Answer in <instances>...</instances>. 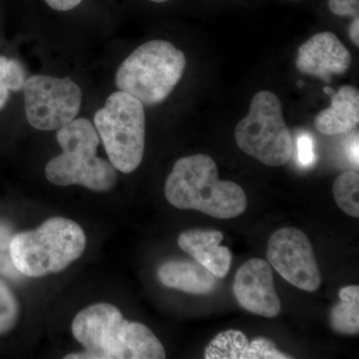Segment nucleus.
I'll use <instances>...</instances> for the list:
<instances>
[{"mask_svg": "<svg viewBox=\"0 0 359 359\" xmlns=\"http://www.w3.org/2000/svg\"><path fill=\"white\" fill-rule=\"evenodd\" d=\"M269 264L287 282L304 292H316L321 275L308 236L295 228L280 229L268 242Z\"/></svg>", "mask_w": 359, "mask_h": 359, "instance_id": "nucleus-9", "label": "nucleus"}, {"mask_svg": "<svg viewBox=\"0 0 359 359\" xmlns=\"http://www.w3.org/2000/svg\"><path fill=\"white\" fill-rule=\"evenodd\" d=\"M235 139L243 152L262 164L280 167L289 162L294 143L275 93L262 90L252 97L249 113L236 127Z\"/></svg>", "mask_w": 359, "mask_h": 359, "instance_id": "nucleus-7", "label": "nucleus"}, {"mask_svg": "<svg viewBox=\"0 0 359 359\" xmlns=\"http://www.w3.org/2000/svg\"><path fill=\"white\" fill-rule=\"evenodd\" d=\"M233 292L238 304L257 316L273 318L282 311V302L273 283V269L264 259H249L238 268Z\"/></svg>", "mask_w": 359, "mask_h": 359, "instance_id": "nucleus-10", "label": "nucleus"}, {"mask_svg": "<svg viewBox=\"0 0 359 359\" xmlns=\"http://www.w3.org/2000/svg\"><path fill=\"white\" fill-rule=\"evenodd\" d=\"M83 0H45L47 6L54 11H69L76 8Z\"/></svg>", "mask_w": 359, "mask_h": 359, "instance_id": "nucleus-24", "label": "nucleus"}, {"mask_svg": "<svg viewBox=\"0 0 359 359\" xmlns=\"http://www.w3.org/2000/svg\"><path fill=\"white\" fill-rule=\"evenodd\" d=\"M158 278L164 287L192 294H210L218 283L216 276L197 262H166L158 269Z\"/></svg>", "mask_w": 359, "mask_h": 359, "instance_id": "nucleus-14", "label": "nucleus"}, {"mask_svg": "<svg viewBox=\"0 0 359 359\" xmlns=\"http://www.w3.org/2000/svg\"><path fill=\"white\" fill-rule=\"evenodd\" d=\"M339 302L330 311V325L342 334H358L359 287L347 285L339 292Z\"/></svg>", "mask_w": 359, "mask_h": 359, "instance_id": "nucleus-15", "label": "nucleus"}, {"mask_svg": "<svg viewBox=\"0 0 359 359\" xmlns=\"http://www.w3.org/2000/svg\"><path fill=\"white\" fill-rule=\"evenodd\" d=\"M297 85H299V86H301V87L304 86V83H302V81H299V84H297Z\"/></svg>", "mask_w": 359, "mask_h": 359, "instance_id": "nucleus-27", "label": "nucleus"}, {"mask_svg": "<svg viewBox=\"0 0 359 359\" xmlns=\"http://www.w3.org/2000/svg\"><path fill=\"white\" fill-rule=\"evenodd\" d=\"M187 59L171 42L152 40L139 46L116 73V86L143 105L164 102L183 77Z\"/></svg>", "mask_w": 359, "mask_h": 359, "instance_id": "nucleus-5", "label": "nucleus"}, {"mask_svg": "<svg viewBox=\"0 0 359 359\" xmlns=\"http://www.w3.org/2000/svg\"><path fill=\"white\" fill-rule=\"evenodd\" d=\"M7 77H8L9 90L13 92L21 91L25 86V71L20 61L8 59L6 65Z\"/></svg>", "mask_w": 359, "mask_h": 359, "instance_id": "nucleus-20", "label": "nucleus"}, {"mask_svg": "<svg viewBox=\"0 0 359 359\" xmlns=\"http://www.w3.org/2000/svg\"><path fill=\"white\" fill-rule=\"evenodd\" d=\"M62 153L47 163L45 176L53 185L83 186L106 192L116 185L117 172L110 162L97 156L100 138L95 126L86 118H75L57 130Z\"/></svg>", "mask_w": 359, "mask_h": 359, "instance_id": "nucleus-3", "label": "nucleus"}, {"mask_svg": "<svg viewBox=\"0 0 359 359\" xmlns=\"http://www.w3.org/2000/svg\"><path fill=\"white\" fill-rule=\"evenodd\" d=\"M13 237V230L8 224L0 222V273L13 280H20L22 275L14 266L11 256Z\"/></svg>", "mask_w": 359, "mask_h": 359, "instance_id": "nucleus-19", "label": "nucleus"}, {"mask_svg": "<svg viewBox=\"0 0 359 359\" xmlns=\"http://www.w3.org/2000/svg\"><path fill=\"white\" fill-rule=\"evenodd\" d=\"M223 238L219 231L189 230L179 236L178 245L217 278H223L233 261L231 250L221 245Z\"/></svg>", "mask_w": 359, "mask_h": 359, "instance_id": "nucleus-12", "label": "nucleus"}, {"mask_svg": "<svg viewBox=\"0 0 359 359\" xmlns=\"http://www.w3.org/2000/svg\"><path fill=\"white\" fill-rule=\"evenodd\" d=\"M20 302L11 287L0 278V335L11 332L20 318Z\"/></svg>", "mask_w": 359, "mask_h": 359, "instance_id": "nucleus-18", "label": "nucleus"}, {"mask_svg": "<svg viewBox=\"0 0 359 359\" xmlns=\"http://www.w3.org/2000/svg\"><path fill=\"white\" fill-rule=\"evenodd\" d=\"M22 90L27 121L41 131L62 128L81 108V89L70 78L33 75L26 79Z\"/></svg>", "mask_w": 359, "mask_h": 359, "instance_id": "nucleus-8", "label": "nucleus"}, {"mask_svg": "<svg viewBox=\"0 0 359 359\" xmlns=\"http://www.w3.org/2000/svg\"><path fill=\"white\" fill-rule=\"evenodd\" d=\"M330 96V108L321 111L314 119L316 130L325 136H335L355 128L359 123L358 90L351 85H344Z\"/></svg>", "mask_w": 359, "mask_h": 359, "instance_id": "nucleus-13", "label": "nucleus"}, {"mask_svg": "<svg viewBox=\"0 0 359 359\" xmlns=\"http://www.w3.org/2000/svg\"><path fill=\"white\" fill-rule=\"evenodd\" d=\"M351 65V54L332 32L314 34L301 45L297 51V69L304 74L330 82L334 75L347 72Z\"/></svg>", "mask_w": 359, "mask_h": 359, "instance_id": "nucleus-11", "label": "nucleus"}, {"mask_svg": "<svg viewBox=\"0 0 359 359\" xmlns=\"http://www.w3.org/2000/svg\"><path fill=\"white\" fill-rule=\"evenodd\" d=\"M297 152H299V162L302 166L309 168L313 166L316 161L314 152V142L308 134H302L297 140Z\"/></svg>", "mask_w": 359, "mask_h": 359, "instance_id": "nucleus-21", "label": "nucleus"}, {"mask_svg": "<svg viewBox=\"0 0 359 359\" xmlns=\"http://www.w3.org/2000/svg\"><path fill=\"white\" fill-rule=\"evenodd\" d=\"M86 236L70 219L51 218L36 230L14 235L11 256L15 269L28 278H41L68 268L83 255Z\"/></svg>", "mask_w": 359, "mask_h": 359, "instance_id": "nucleus-4", "label": "nucleus"}, {"mask_svg": "<svg viewBox=\"0 0 359 359\" xmlns=\"http://www.w3.org/2000/svg\"><path fill=\"white\" fill-rule=\"evenodd\" d=\"M165 197L177 209L195 210L219 219L237 218L248 204L242 187L219 180L216 162L205 154L175 163L165 183Z\"/></svg>", "mask_w": 359, "mask_h": 359, "instance_id": "nucleus-2", "label": "nucleus"}, {"mask_svg": "<svg viewBox=\"0 0 359 359\" xmlns=\"http://www.w3.org/2000/svg\"><path fill=\"white\" fill-rule=\"evenodd\" d=\"M330 11L337 16H351L353 20L359 18L358 0H330Z\"/></svg>", "mask_w": 359, "mask_h": 359, "instance_id": "nucleus-22", "label": "nucleus"}, {"mask_svg": "<svg viewBox=\"0 0 359 359\" xmlns=\"http://www.w3.org/2000/svg\"><path fill=\"white\" fill-rule=\"evenodd\" d=\"M72 334L84 346L65 359H163L166 351L145 325L125 320L121 311L106 302L82 309L72 323Z\"/></svg>", "mask_w": 359, "mask_h": 359, "instance_id": "nucleus-1", "label": "nucleus"}, {"mask_svg": "<svg viewBox=\"0 0 359 359\" xmlns=\"http://www.w3.org/2000/svg\"><path fill=\"white\" fill-rule=\"evenodd\" d=\"M332 193L335 203L342 212L353 218H359V174L344 172L335 179Z\"/></svg>", "mask_w": 359, "mask_h": 359, "instance_id": "nucleus-17", "label": "nucleus"}, {"mask_svg": "<svg viewBox=\"0 0 359 359\" xmlns=\"http://www.w3.org/2000/svg\"><path fill=\"white\" fill-rule=\"evenodd\" d=\"M349 156H351V159L353 161L354 164L356 163V166H358V140L356 139V142H354L353 146H351V153H349Z\"/></svg>", "mask_w": 359, "mask_h": 359, "instance_id": "nucleus-25", "label": "nucleus"}, {"mask_svg": "<svg viewBox=\"0 0 359 359\" xmlns=\"http://www.w3.org/2000/svg\"><path fill=\"white\" fill-rule=\"evenodd\" d=\"M205 359H252L249 339L240 330L221 332L210 342L205 351Z\"/></svg>", "mask_w": 359, "mask_h": 359, "instance_id": "nucleus-16", "label": "nucleus"}, {"mask_svg": "<svg viewBox=\"0 0 359 359\" xmlns=\"http://www.w3.org/2000/svg\"><path fill=\"white\" fill-rule=\"evenodd\" d=\"M150 1L157 2V4H162V2H166L168 0H150Z\"/></svg>", "mask_w": 359, "mask_h": 359, "instance_id": "nucleus-26", "label": "nucleus"}, {"mask_svg": "<svg viewBox=\"0 0 359 359\" xmlns=\"http://www.w3.org/2000/svg\"><path fill=\"white\" fill-rule=\"evenodd\" d=\"M7 60L8 58L0 56V110L6 107L11 92L6 72Z\"/></svg>", "mask_w": 359, "mask_h": 359, "instance_id": "nucleus-23", "label": "nucleus"}, {"mask_svg": "<svg viewBox=\"0 0 359 359\" xmlns=\"http://www.w3.org/2000/svg\"><path fill=\"white\" fill-rule=\"evenodd\" d=\"M94 126L116 170L129 174L140 166L145 152L146 117L138 99L123 91L111 94L94 116Z\"/></svg>", "mask_w": 359, "mask_h": 359, "instance_id": "nucleus-6", "label": "nucleus"}]
</instances>
